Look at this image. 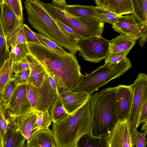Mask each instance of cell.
Returning <instances> with one entry per match:
<instances>
[{
	"label": "cell",
	"instance_id": "obj_27",
	"mask_svg": "<svg viewBox=\"0 0 147 147\" xmlns=\"http://www.w3.org/2000/svg\"><path fill=\"white\" fill-rule=\"evenodd\" d=\"M30 53L28 43H23L11 47L9 55L13 59V62L20 61Z\"/></svg>",
	"mask_w": 147,
	"mask_h": 147
},
{
	"label": "cell",
	"instance_id": "obj_18",
	"mask_svg": "<svg viewBox=\"0 0 147 147\" xmlns=\"http://www.w3.org/2000/svg\"><path fill=\"white\" fill-rule=\"evenodd\" d=\"M27 147H56L52 130L49 128L37 131L27 142Z\"/></svg>",
	"mask_w": 147,
	"mask_h": 147
},
{
	"label": "cell",
	"instance_id": "obj_30",
	"mask_svg": "<svg viewBox=\"0 0 147 147\" xmlns=\"http://www.w3.org/2000/svg\"><path fill=\"white\" fill-rule=\"evenodd\" d=\"M40 44L56 52L63 54L67 53L62 47L43 35L34 32Z\"/></svg>",
	"mask_w": 147,
	"mask_h": 147
},
{
	"label": "cell",
	"instance_id": "obj_32",
	"mask_svg": "<svg viewBox=\"0 0 147 147\" xmlns=\"http://www.w3.org/2000/svg\"><path fill=\"white\" fill-rule=\"evenodd\" d=\"M147 129L142 133L134 130L131 133V142L132 147H145L147 144Z\"/></svg>",
	"mask_w": 147,
	"mask_h": 147
},
{
	"label": "cell",
	"instance_id": "obj_14",
	"mask_svg": "<svg viewBox=\"0 0 147 147\" xmlns=\"http://www.w3.org/2000/svg\"><path fill=\"white\" fill-rule=\"evenodd\" d=\"M9 123L19 130L28 141L34 134L38 130L36 123V109H32L26 114L16 117L8 115Z\"/></svg>",
	"mask_w": 147,
	"mask_h": 147
},
{
	"label": "cell",
	"instance_id": "obj_42",
	"mask_svg": "<svg viewBox=\"0 0 147 147\" xmlns=\"http://www.w3.org/2000/svg\"><path fill=\"white\" fill-rule=\"evenodd\" d=\"M142 123V130L147 129V102L144 104L140 114L139 122V126Z\"/></svg>",
	"mask_w": 147,
	"mask_h": 147
},
{
	"label": "cell",
	"instance_id": "obj_5",
	"mask_svg": "<svg viewBox=\"0 0 147 147\" xmlns=\"http://www.w3.org/2000/svg\"><path fill=\"white\" fill-rule=\"evenodd\" d=\"M131 67L130 60L127 57L117 63H105L90 74L82 75L78 84L70 90L83 91L91 95L100 87L123 75Z\"/></svg>",
	"mask_w": 147,
	"mask_h": 147
},
{
	"label": "cell",
	"instance_id": "obj_45",
	"mask_svg": "<svg viewBox=\"0 0 147 147\" xmlns=\"http://www.w3.org/2000/svg\"><path fill=\"white\" fill-rule=\"evenodd\" d=\"M49 82L53 92L57 94V87L56 83L53 78L48 75Z\"/></svg>",
	"mask_w": 147,
	"mask_h": 147
},
{
	"label": "cell",
	"instance_id": "obj_40",
	"mask_svg": "<svg viewBox=\"0 0 147 147\" xmlns=\"http://www.w3.org/2000/svg\"><path fill=\"white\" fill-rule=\"evenodd\" d=\"M12 68L13 72L15 74L29 69L28 63L26 58L20 61L13 62Z\"/></svg>",
	"mask_w": 147,
	"mask_h": 147
},
{
	"label": "cell",
	"instance_id": "obj_9",
	"mask_svg": "<svg viewBox=\"0 0 147 147\" xmlns=\"http://www.w3.org/2000/svg\"><path fill=\"white\" fill-rule=\"evenodd\" d=\"M26 85L27 94L32 108L39 110L49 109L57 95L51 87L47 73L41 87L36 88L29 82Z\"/></svg>",
	"mask_w": 147,
	"mask_h": 147
},
{
	"label": "cell",
	"instance_id": "obj_8",
	"mask_svg": "<svg viewBox=\"0 0 147 147\" xmlns=\"http://www.w3.org/2000/svg\"><path fill=\"white\" fill-rule=\"evenodd\" d=\"M79 55L85 60L98 63L106 57L109 52V41L101 36H92L77 40Z\"/></svg>",
	"mask_w": 147,
	"mask_h": 147
},
{
	"label": "cell",
	"instance_id": "obj_15",
	"mask_svg": "<svg viewBox=\"0 0 147 147\" xmlns=\"http://www.w3.org/2000/svg\"><path fill=\"white\" fill-rule=\"evenodd\" d=\"M133 96V91L130 85H120L117 86L116 105L118 120L128 119Z\"/></svg>",
	"mask_w": 147,
	"mask_h": 147
},
{
	"label": "cell",
	"instance_id": "obj_2",
	"mask_svg": "<svg viewBox=\"0 0 147 147\" xmlns=\"http://www.w3.org/2000/svg\"><path fill=\"white\" fill-rule=\"evenodd\" d=\"M96 92L71 114L53 123L52 131L56 147H77L85 134L92 136L93 108Z\"/></svg>",
	"mask_w": 147,
	"mask_h": 147
},
{
	"label": "cell",
	"instance_id": "obj_3",
	"mask_svg": "<svg viewBox=\"0 0 147 147\" xmlns=\"http://www.w3.org/2000/svg\"><path fill=\"white\" fill-rule=\"evenodd\" d=\"M40 0L24 3L30 26L41 34L75 55L79 51L77 40L65 32L49 13Z\"/></svg>",
	"mask_w": 147,
	"mask_h": 147
},
{
	"label": "cell",
	"instance_id": "obj_25",
	"mask_svg": "<svg viewBox=\"0 0 147 147\" xmlns=\"http://www.w3.org/2000/svg\"><path fill=\"white\" fill-rule=\"evenodd\" d=\"M53 123L59 121L69 115L65 110L59 98L57 97L49 109Z\"/></svg>",
	"mask_w": 147,
	"mask_h": 147
},
{
	"label": "cell",
	"instance_id": "obj_20",
	"mask_svg": "<svg viewBox=\"0 0 147 147\" xmlns=\"http://www.w3.org/2000/svg\"><path fill=\"white\" fill-rule=\"evenodd\" d=\"M63 7L65 11L74 15L91 18L101 21L100 16L94 6L66 4L63 5Z\"/></svg>",
	"mask_w": 147,
	"mask_h": 147
},
{
	"label": "cell",
	"instance_id": "obj_17",
	"mask_svg": "<svg viewBox=\"0 0 147 147\" xmlns=\"http://www.w3.org/2000/svg\"><path fill=\"white\" fill-rule=\"evenodd\" d=\"M30 70L29 82L36 88L41 87L47 74L41 63L30 53L26 57Z\"/></svg>",
	"mask_w": 147,
	"mask_h": 147
},
{
	"label": "cell",
	"instance_id": "obj_26",
	"mask_svg": "<svg viewBox=\"0 0 147 147\" xmlns=\"http://www.w3.org/2000/svg\"><path fill=\"white\" fill-rule=\"evenodd\" d=\"M23 24L6 37V42L9 48L20 44L27 43L23 30Z\"/></svg>",
	"mask_w": 147,
	"mask_h": 147
},
{
	"label": "cell",
	"instance_id": "obj_11",
	"mask_svg": "<svg viewBox=\"0 0 147 147\" xmlns=\"http://www.w3.org/2000/svg\"><path fill=\"white\" fill-rule=\"evenodd\" d=\"M7 108L9 116L12 117L23 115L33 109L27 97L26 84L17 86Z\"/></svg>",
	"mask_w": 147,
	"mask_h": 147
},
{
	"label": "cell",
	"instance_id": "obj_21",
	"mask_svg": "<svg viewBox=\"0 0 147 147\" xmlns=\"http://www.w3.org/2000/svg\"><path fill=\"white\" fill-rule=\"evenodd\" d=\"M109 41V52L111 53L131 51L136 43V40L121 34Z\"/></svg>",
	"mask_w": 147,
	"mask_h": 147
},
{
	"label": "cell",
	"instance_id": "obj_13",
	"mask_svg": "<svg viewBox=\"0 0 147 147\" xmlns=\"http://www.w3.org/2000/svg\"><path fill=\"white\" fill-rule=\"evenodd\" d=\"M57 95L68 114H71L82 106L90 95L83 91L73 92L62 88L57 89Z\"/></svg>",
	"mask_w": 147,
	"mask_h": 147
},
{
	"label": "cell",
	"instance_id": "obj_38",
	"mask_svg": "<svg viewBox=\"0 0 147 147\" xmlns=\"http://www.w3.org/2000/svg\"><path fill=\"white\" fill-rule=\"evenodd\" d=\"M132 4L134 13L137 21L139 23L147 25L144 20L142 11L138 0H131Z\"/></svg>",
	"mask_w": 147,
	"mask_h": 147
},
{
	"label": "cell",
	"instance_id": "obj_49",
	"mask_svg": "<svg viewBox=\"0 0 147 147\" xmlns=\"http://www.w3.org/2000/svg\"><path fill=\"white\" fill-rule=\"evenodd\" d=\"M3 3V0H0V4H2Z\"/></svg>",
	"mask_w": 147,
	"mask_h": 147
},
{
	"label": "cell",
	"instance_id": "obj_12",
	"mask_svg": "<svg viewBox=\"0 0 147 147\" xmlns=\"http://www.w3.org/2000/svg\"><path fill=\"white\" fill-rule=\"evenodd\" d=\"M128 119L118 120L107 137V147H132Z\"/></svg>",
	"mask_w": 147,
	"mask_h": 147
},
{
	"label": "cell",
	"instance_id": "obj_33",
	"mask_svg": "<svg viewBox=\"0 0 147 147\" xmlns=\"http://www.w3.org/2000/svg\"><path fill=\"white\" fill-rule=\"evenodd\" d=\"M17 86L15 80L13 78L6 85L2 92L0 94V100L7 105Z\"/></svg>",
	"mask_w": 147,
	"mask_h": 147
},
{
	"label": "cell",
	"instance_id": "obj_29",
	"mask_svg": "<svg viewBox=\"0 0 147 147\" xmlns=\"http://www.w3.org/2000/svg\"><path fill=\"white\" fill-rule=\"evenodd\" d=\"M10 51L8 47L1 25L0 18V68L9 56Z\"/></svg>",
	"mask_w": 147,
	"mask_h": 147
},
{
	"label": "cell",
	"instance_id": "obj_31",
	"mask_svg": "<svg viewBox=\"0 0 147 147\" xmlns=\"http://www.w3.org/2000/svg\"><path fill=\"white\" fill-rule=\"evenodd\" d=\"M7 107V105L0 99V134L4 140L9 122Z\"/></svg>",
	"mask_w": 147,
	"mask_h": 147
},
{
	"label": "cell",
	"instance_id": "obj_23",
	"mask_svg": "<svg viewBox=\"0 0 147 147\" xmlns=\"http://www.w3.org/2000/svg\"><path fill=\"white\" fill-rule=\"evenodd\" d=\"M13 63L12 57L9 55L0 68V94L7 84L14 77L12 68Z\"/></svg>",
	"mask_w": 147,
	"mask_h": 147
},
{
	"label": "cell",
	"instance_id": "obj_36",
	"mask_svg": "<svg viewBox=\"0 0 147 147\" xmlns=\"http://www.w3.org/2000/svg\"><path fill=\"white\" fill-rule=\"evenodd\" d=\"M3 3L7 4L19 18L23 20L21 0H3Z\"/></svg>",
	"mask_w": 147,
	"mask_h": 147
},
{
	"label": "cell",
	"instance_id": "obj_50",
	"mask_svg": "<svg viewBox=\"0 0 147 147\" xmlns=\"http://www.w3.org/2000/svg\"><path fill=\"white\" fill-rule=\"evenodd\" d=\"M2 4H0V8H1Z\"/></svg>",
	"mask_w": 147,
	"mask_h": 147
},
{
	"label": "cell",
	"instance_id": "obj_44",
	"mask_svg": "<svg viewBox=\"0 0 147 147\" xmlns=\"http://www.w3.org/2000/svg\"><path fill=\"white\" fill-rule=\"evenodd\" d=\"M110 0H95L97 6L106 8L108 5Z\"/></svg>",
	"mask_w": 147,
	"mask_h": 147
},
{
	"label": "cell",
	"instance_id": "obj_6",
	"mask_svg": "<svg viewBox=\"0 0 147 147\" xmlns=\"http://www.w3.org/2000/svg\"><path fill=\"white\" fill-rule=\"evenodd\" d=\"M43 5L49 13L67 25L83 38L94 36H101L104 30L105 22L91 18L78 16L65 11L63 5L53 2Z\"/></svg>",
	"mask_w": 147,
	"mask_h": 147
},
{
	"label": "cell",
	"instance_id": "obj_16",
	"mask_svg": "<svg viewBox=\"0 0 147 147\" xmlns=\"http://www.w3.org/2000/svg\"><path fill=\"white\" fill-rule=\"evenodd\" d=\"M0 18L6 38L24 24L23 20L19 18L9 5L5 3H2L1 8Z\"/></svg>",
	"mask_w": 147,
	"mask_h": 147
},
{
	"label": "cell",
	"instance_id": "obj_37",
	"mask_svg": "<svg viewBox=\"0 0 147 147\" xmlns=\"http://www.w3.org/2000/svg\"><path fill=\"white\" fill-rule=\"evenodd\" d=\"M30 70L28 69L21 72L15 74L13 77L17 84H26L28 82Z\"/></svg>",
	"mask_w": 147,
	"mask_h": 147
},
{
	"label": "cell",
	"instance_id": "obj_46",
	"mask_svg": "<svg viewBox=\"0 0 147 147\" xmlns=\"http://www.w3.org/2000/svg\"><path fill=\"white\" fill-rule=\"evenodd\" d=\"M147 31H145L140 38L139 41V44L141 47H142L144 45L147 41Z\"/></svg>",
	"mask_w": 147,
	"mask_h": 147
},
{
	"label": "cell",
	"instance_id": "obj_35",
	"mask_svg": "<svg viewBox=\"0 0 147 147\" xmlns=\"http://www.w3.org/2000/svg\"><path fill=\"white\" fill-rule=\"evenodd\" d=\"M130 51L128 50L115 53L109 52L105 58V63L110 64L117 63L125 59Z\"/></svg>",
	"mask_w": 147,
	"mask_h": 147
},
{
	"label": "cell",
	"instance_id": "obj_43",
	"mask_svg": "<svg viewBox=\"0 0 147 147\" xmlns=\"http://www.w3.org/2000/svg\"><path fill=\"white\" fill-rule=\"evenodd\" d=\"M143 13L144 20L147 24V0H138Z\"/></svg>",
	"mask_w": 147,
	"mask_h": 147
},
{
	"label": "cell",
	"instance_id": "obj_28",
	"mask_svg": "<svg viewBox=\"0 0 147 147\" xmlns=\"http://www.w3.org/2000/svg\"><path fill=\"white\" fill-rule=\"evenodd\" d=\"M36 123L38 130L48 128L52 121V119L48 110H36Z\"/></svg>",
	"mask_w": 147,
	"mask_h": 147
},
{
	"label": "cell",
	"instance_id": "obj_1",
	"mask_svg": "<svg viewBox=\"0 0 147 147\" xmlns=\"http://www.w3.org/2000/svg\"><path fill=\"white\" fill-rule=\"evenodd\" d=\"M28 43L30 53L54 80L57 89L62 88L71 90L77 86L82 74L75 55L70 52L59 53L40 44Z\"/></svg>",
	"mask_w": 147,
	"mask_h": 147
},
{
	"label": "cell",
	"instance_id": "obj_34",
	"mask_svg": "<svg viewBox=\"0 0 147 147\" xmlns=\"http://www.w3.org/2000/svg\"><path fill=\"white\" fill-rule=\"evenodd\" d=\"M95 7L100 16L101 20L105 22L112 24L117 21L120 16L103 7L97 6Z\"/></svg>",
	"mask_w": 147,
	"mask_h": 147
},
{
	"label": "cell",
	"instance_id": "obj_39",
	"mask_svg": "<svg viewBox=\"0 0 147 147\" xmlns=\"http://www.w3.org/2000/svg\"><path fill=\"white\" fill-rule=\"evenodd\" d=\"M23 30L27 43L40 44L37 37L33 32L26 24L23 25Z\"/></svg>",
	"mask_w": 147,
	"mask_h": 147
},
{
	"label": "cell",
	"instance_id": "obj_24",
	"mask_svg": "<svg viewBox=\"0 0 147 147\" xmlns=\"http://www.w3.org/2000/svg\"><path fill=\"white\" fill-rule=\"evenodd\" d=\"M107 147V138H96L89 134H85L79 140L77 147Z\"/></svg>",
	"mask_w": 147,
	"mask_h": 147
},
{
	"label": "cell",
	"instance_id": "obj_22",
	"mask_svg": "<svg viewBox=\"0 0 147 147\" xmlns=\"http://www.w3.org/2000/svg\"><path fill=\"white\" fill-rule=\"evenodd\" d=\"M105 9L119 16L134 13L131 0H110Z\"/></svg>",
	"mask_w": 147,
	"mask_h": 147
},
{
	"label": "cell",
	"instance_id": "obj_7",
	"mask_svg": "<svg viewBox=\"0 0 147 147\" xmlns=\"http://www.w3.org/2000/svg\"><path fill=\"white\" fill-rule=\"evenodd\" d=\"M133 96L132 104L128 119L131 133L137 129L140 113L147 102V75L139 73L134 83L130 85Z\"/></svg>",
	"mask_w": 147,
	"mask_h": 147
},
{
	"label": "cell",
	"instance_id": "obj_48",
	"mask_svg": "<svg viewBox=\"0 0 147 147\" xmlns=\"http://www.w3.org/2000/svg\"><path fill=\"white\" fill-rule=\"evenodd\" d=\"M4 140L0 134V147H4Z\"/></svg>",
	"mask_w": 147,
	"mask_h": 147
},
{
	"label": "cell",
	"instance_id": "obj_41",
	"mask_svg": "<svg viewBox=\"0 0 147 147\" xmlns=\"http://www.w3.org/2000/svg\"><path fill=\"white\" fill-rule=\"evenodd\" d=\"M57 24L66 33L78 40L83 37L70 27L66 25L59 20L54 18Z\"/></svg>",
	"mask_w": 147,
	"mask_h": 147
},
{
	"label": "cell",
	"instance_id": "obj_4",
	"mask_svg": "<svg viewBox=\"0 0 147 147\" xmlns=\"http://www.w3.org/2000/svg\"><path fill=\"white\" fill-rule=\"evenodd\" d=\"M117 86L96 92L92 117V136L107 138L118 119L116 105Z\"/></svg>",
	"mask_w": 147,
	"mask_h": 147
},
{
	"label": "cell",
	"instance_id": "obj_19",
	"mask_svg": "<svg viewBox=\"0 0 147 147\" xmlns=\"http://www.w3.org/2000/svg\"><path fill=\"white\" fill-rule=\"evenodd\" d=\"M26 139L21 133L11 125L8 124L4 137V147H24Z\"/></svg>",
	"mask_w": 147,
	"mask_h": 147
},
{
	"label": "cell",
	"instance_id": "obj_10",
	"mask_svg": "<svg viewBox=\"0 0 147 147\" xmlns=\"http://www.w3.org/2000/svg\"><path fill=\"white\" fill-rule=\"evenodd\" d=\"M111 25L116 32L136 40L140 39L147 31V25L138 22L132 14L120 16Z\"/></svg>",
	"mask_w": 147,
	"mask_h": 147
},
{
	"label": "cell",
	"instance_id": "obj_47",
	"mask_svg": "<svg viewBox=\"0 0 147 147\" xmlns=\"http://www.w3.org/2000/svg\"><path fill=\"white\" fill-rule=\"evenodd\" d=\"M53 2L55 4L63 5L66 4L65 0H52Z\"/></svg>",
	"mask_w": 147,
	"mask_h": 147
}]
</instances>
